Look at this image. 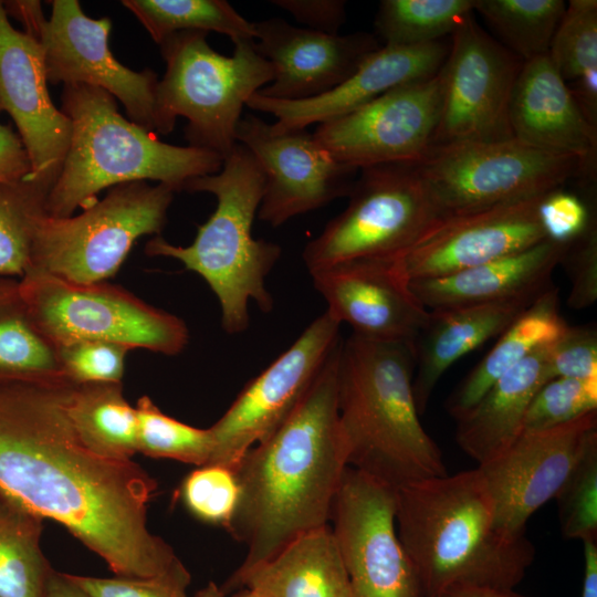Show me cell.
<instances>
[{"label": "cell", "instance_id": "1", "mask_svg": "<svg viewBox=\"0 0 597 597\" xmlns=\"http://www.w3.org/2000/svg\"><path fill=\"white\" fill-rule=\"evenodd\" d=\"M73 386L0 383V494L63 525L116 576H157L179 559L147 526L158 484L81 439L67 410Z\"/></svg>", "mask_w": 597, "mask_h": 597}, {"label": "cell", "instance_id": "2", "mask_svg": "<svg viewBox=\"0 0 597 597\" xmlns=\"http://www.w3.org/2000/svg\"><path fill=\"white\" fill-rule=\"evenodd\" d=\"M339 345L290 417L232 469L239 495L224 528L248 548L238 569L329 524L347 467L337 411Z\"/></svg>", "mask_w": 597, "mask_h": 597}, {"label": "cell", "instance_id": "3", "mask_svg": "<svg viewBox=\"0 0 597 597\" xmlns=\"http://www.w3.org/2000/svg\"><path fill=\"white\" fill-rule=\"evenodd\" d=\"M396 527L425 597L462 587L514 589L535 556L525 535L499 528L478 468L397 489Z\"/></svg>", "mask_w": 597, "mask_h": 597}, {"label": "cell", "instance_id": "4", "mask_svg": "<svg viewBox=\"0 0 597 597\" xmlns=\"http://www.w3.org/2000/svg\"><path fill=\"white\" fill-rule=\"evenodd\" d=\"M413 373L412 344L355 334L341 342L337 411L347 467L396 490L448 474L420 422Z\"/></svg>", "mask_w": 597, "mask_h": 597}, {"label": "cell", "instance_id": "5", "mask_svg": "<svg viewBox=\"0 0 597 597\" xmlns=\"http://www.w3.org/2000/svg\"><path fill=\"white\" fill-rule=\"evenodd\" d=\"M61 111L70 118L72 133L46 197L49 216L70 217L94 203L102 190L127 182L151 180L180 191L189 180L222 167L220 155L164 143L125 118L116 98L101 88L63 86Z\"/></svg>", "mask_w": 597, "mask_h": 597}, {"label": "cell", "instance_id": "6", "mask_svg": "<svg viewBox=\"0 0 597 597\" xmlns=\"http://www.w3.org/2000/svg\"><path fill=\"white\" fill-rule=\"evenodd\" d=\"M263 189L264 174L258 160L237 143L218 172L193 178L184 188L209 192L217 200L213 213L198 227L195 240L181 247L157 235L145 247L146 254L178 260L206 281L218 298L221 324L229 334L248 328L250 302L265 313L273 308L265 279L282 250L252 234Z\"/></svg>", "mask_w": 597, "mask_h": 597}, {"label": "cell", "instance_id": "7", "mask_svg": "<svg viewBox=\"0 0 597 597\" xmlns=\"http://www.w3.org/2000/svg\"><path fill=\"white\" fill-rule=\"evenodd\" d=\"M207 35L178 32L159 44L166 71L155 91V132L169 134L184 117L189 146L224 158L237 144L243 107L271 83L273 70L253 41L233 43V54L226 56L208 44Z\"/></svg>", "mask_w": 597, "mask_h": 597}, {"label": "cell", "instance_id": "8", "mask_svg": "<svg viewBox=\"0 0 597 597\" xmlns=\"http://www.w3.org/2000/svg\"><path fill=\"white\" fill-rule=\"evenodd\" d=\"M175 192L165 184L134 181L109 188L78 214L44 213L38 221L27 273L76 283L107 281L139 238L161 232Z\"/></svg>", "mask_w": 597, "mask_h": 597}, {"label": "cell", "instance_id": "9", "mask_svg": "<svg viewBox=\"0 0 597 597\" xmlns=\"http://www.w3.org/2000/svg\"><path fill=\"white\" fill-rule=\"evenodd\" d=\"M347 207L303 250L310 274L363 259H396L442 216L415 164L359 169Z\"/></svg>", "mask_w": 597, "mask_h": 597}, {"label": "cell", "instance_id": "10", "mask_svg": "<svg viewBox=\"0 0 597 597\" xmlns=\"http://www.w3.org/2000/svg\"><path fill=\"white\" fill-rule=\"evenodd\" d=\"M19 281L34 323L55 347L96 339L174 356L188 344L182 320L119 285L76 283L38 272Z\"/></svg>", "mask_w": 597, "mask_h": 597}, {"label": "cell", "instance_id": "11", "mask_svg": "<svg viewBox=\"0 0 597 597\" xmlns=\"http://www.w3.org/2000/svg\"><path fill=\"white\" fill-rule=\"evenodd\" d=\"M415 166L442 218L543 196L584 180L577 158L514 137L430 147Z\"/></svg>", "mask_w": 597, "mask_h": 597}, {"label": "cell", "instance_id": "12", "mask_svg": "<svg viewBox=\"0 0 597 597\" xmlns=\"http://www.w3.org/2000/svg\"><path fill=\"white\" fill-rule=\"evenodd\" d=\"M473 13L450 35L431 147L513 137L510 103L524 61L488 33Z\"/></svg>", "mask_w": 597, "mask_h": 597}, {"label": "cell", "instance_id": "13", "mask_svg": "<svg viewBox=\"0 0 597 597\" xmlns=\"http://www.w3.org/2000/svg\"><path fill=\"white\" fill-rule=\"evenodd\" d=\"M396 489L346 467L331 519L354 597H425L396 527Z\"/></svg>", "mask_w": 597, "mask_h": 597}, {"label": "cell", "instance_id": "14", "mask_svg": "<svg viewBox=\"0 0 597 597\" xmlns=\"http://www.w3.org/2000/svg\"><path fill=\"white\" fill-rule=\"evenodd\" d=\"M339 326L325 311L243 387L209 428L213 450L208 464L232 470L250 448L269 438L290 417L338 346Z\"/></svg>", "mask_w": 597, "mask_h": 597}, {"label": "cell", "instance_id": "15", "mask_svg": "<svg viewBox=\"0 0 597 597\" xmlns=\"http://www.w3.org/2000/svg\"><path fill=\"white\" fill-rule=\"evenodd\" d=\"M440 106L439 71L318 124L313 135L336 160L358 170L385 164H415L431 147Z\"/></svg>", "mask_w": 597, "mask_h": 597}, {"label": "cell", "instance_id": "16", "mask_svg": "<svg viewBox=\"0 0 597 597\" xmlns=\"http://www.w3.org/2000/svg\"><path fill=\"white\" fill-rule=\"evenodd\" d=\"M235 138L264 174L256 217L272 227L347 197L352 190L358 169L336 160L306 128L276 130L247 114L239 121Z\"/></svg>", "mask_w": 597, "mask_h": 597}, {"label": "cell", "instance_id": "17", "mask_svg": "<svg viewBox=\"0 0 597 597\" xmlns=\"http://www.w3.org/2000/svg\"><path fill=\"white\" fill-rule=\"evenodd\" d=\"M597 446V410L564 425L523 431L492 461L478 465L495 506L499 528L525 535L528 519L556 494Z\"/></svg>", "mask_w": 597, "mask_h": 597}, {"label": "cell", "instance_id": "18", "mask_svg": "<svg viewBox=\"0 0 597 597\" xmlns=\"http://www.w3.org/2000/svg\"><path fill=\"white\" fill-rule=\"evenodd\" d=\"M51 7L39 38L48 82L101 88L123 104L132 122L155 132L157 75L135 72L113 55L108 18L87 17L77 0H53Z\"/></svg>", "mask_w": 597, "mask_h": 597}, {"label": "cell", "instance_id": "19", "mask_svg": "<svg viewBox=\"0 0 597 597\" xmlns=\"http://www.w3.org/2000/svg\"><path fill=\"white\" fill-rule=\"evenodd\" d=\"M545 195L442 218L397 258L405 275L443 276L542 242L537 209Z\"/></svg>", "mask_w": 597, "mask_h": 597}, {"label": "cell", "instance_id": "20", "mask_svg": "<svg viewBox=\"0 0 597 597\" xmlns=\"http://www.w3.org/2000/svg\"><path fill=\"white\" fill-rule=\"evenodd\" d=\"M48 84L42 44L12 27L0 1V113L10 115L28 153L27 178L53 186L72 124L53 104Z\"/></svg>", "mask_w": 597, "mask_h": 597}, {"label": "cell", "instance_id": "21", "mask_svg": "<svg viewBox=\"0 0 597 597\" xmlns=\"http://www.w3.org/2000/svg\"><path fill=\"white\" fill-rule=\"evenodd\" d=\"M326 312L355 335L415 345L429 310L416 297L398 259L342 262L311 273Z\"/></svg>", "mask_w": 597, "mask_h": 597}, {"label": "cell", "instance_id": "22", "mask_svg": "<svg viewBox=\"0 0 597 597\" xmlns=\"http://www.w3.org/2000/svg\"><path fill=\"white\" fill-rule=\"evenodd\" d=\"M253 27L254 49L273 70L271 83L256 93L274 100L321 96L344 83L383 45L369 32L327 34L281 18L253 22Z\"/></svg>", "mask_w": 597, "mask_h": 597}, {"label": "cell", "instance_id": "23", "mask_svg": "<svg viewBox=\"0 0 597 597\" xmlns=\"http://www.w3.org/2000/svg\"><path fill=\"white\" fill-rule=\"evenodd\" d=\"M450 40L420 45H381L336 88L317 97L282 101L254 93L245 106L275 117L276 130L304 129L343 116L407 83L436 75L443 65Z\"/></svg>", "mask_w": 597, "mask_h": 597}, {"label": "cell", "instance_id": "24", "mask_svg": "<svg viewBox=\"0 0 597 597\" xmlns=\"http://www.w3.org/2000/svg\"><path fill=\"white\" fill-rule=\"evenodd\" d=\"M514 138L557 155L577 158L584 180H596L597 127L583 114L548 55L525 61L510 103Z\"/></svg>", "mask_w": 597, "mask_h": 597}, {"label": "cell", "instance_id": "25", "mask_svg": "<svg viewBox=\"0 0 597 597\" xmlns=\"http://www.w3.org/2000/svg\"><path fill=\"white\" fill-rule=\"evenodd\" d=\"M543 292L492 303L429 310L428 320L415 342L412 389L418 413L426 411L438 381L449 367L486 341L500 336Z\"/></svg>", "mask_w": 597, "mask_h": 597}, {"label": "cell", "instance_id": "26", "mask_svg": "<svg viewBox=\"0 0 597 597\" xmlns=\"http://www.w3.org/2000/svg\"><path fill=\"white\" fill-rule=\"evenodd\" d=\"M568 243L545 239L523 250L452 274L410 281L428 310L499 302L552 285L551 276Z\"/></svg>", "mask_w": 597, "mask_h": 597}, {"label": "cell", "instance_id": "27", "mask_svg": "<svg viewBox=\"0 0 597 597\" xmlns=\"http://www.w3.org/2000/svg\"><path fill=\"white\" fill-rule=\"evenodd\" d=\"M220 588L268 597H354L329 524L300 535L265 562L237 569Z\"/></svg>", "mask_w": 597, "mask_h": 597}, {"label": "cell", "instance_id": "28", "mask_svg": "<svg viewBox=\"0 0 597 597\" xmlns=\"http://www.w3.org/2000/svg\"><path fill=\"white\" fill-rule=\"evenodd\" d=\"M551 344L505 373L470 409L455 418L457 443L478 465L499 457L523 432L525 413L534 395L553 379L548 365Z\"/></svg>", "mask_w": 597, "mask_h": 597}, {"label": "cell", "instance_id": "29", "mask_svg": "<svg viewBox=\"0 0 597 597\" xmlns=\"http://www.w3.org/2000/svg\"><path fill=\"white\" fill-rule=\"evenodd\" d=\"M567 323L559 312L558 289H546L501 335L447 401L452 418L470 409L505 373L557 339Z\"/></svg>", "mask_w": 597, "mask_h": 597}, {"label": "cell", "instance_id": "30", "mask_svg": "<svg viewBox=\"0 0 597 597\" xmlns=\"http://www.w3.org/2000/svg\"><path fill=\"white\" fill-rule=\"evenodd\" d=\"M69 381L56 347L34 323L20 281L0 276V383Z\"/></svg>", "mask_w": 597, "mask_h": 597}, {"label": "cell", "instance_id": "31", "mask_svg": "<svg viewBox=\"0 0 597 597\" xmlns=\"http://www.w3.org/2000/svg\"><path fill=\"white\" fill-rule=\"evenodd\" d=\"M81 439L109 458L130 459L137 451V415L122 383L74 385L67 404Z\"/></svg>", "mask_w": 597, "mask_h": 597}, {"label": "cell", "instance_id": "32", "mask_svg": "<svg viewBox=\"0 0 597 597\" xmlns=\"http://www.w3.org/2000/svg\"><path fill=\"white\" fill-rule=\"evenodd\" d=\"M43 519L0 494V597H45L54 570L41 549Z\"/></svg>", "mask_w": 597, "mask_h": 597}, {"label": "cell", "instance_id": "33", "mask_svg": "<svg viewBox=\"0 0 597 597\" xmlns=\"http://www.w3.org/2000/svg\"><path fill=\"white\" fill-rule=\"evenodd\" d=\"M151 39L160 44L186 31L217 32L239 41H253V22L224 0H122Z\"/></svg>", "mask_w": 597, "mask_h": 597}, {"label": "cell", "instance_id": "34", "mask_svg": "<svg viewBox=\"0 0 597 597\" xmlns=\"http://www.w3.org/2000/svg\"><path fill=\"white\" fill-rule=\"evenodd\" d=\"M563 0H475L474 12L522 61L547 55L564 14Z\"/></svg>", "mask_w": 597, "mask_h": 597}, {"label": "cell", "instance_id": "35", "mask_svg": "<svg viewBox=\"0 0 597 597\" xmlns=\"http://www.w3.org/2000/svg\"><path fill=\"white\" fill-rule=\"evenodd\" d=\"M475 0H383L375 17L384 45H420L450 38Z\"/></svg>", "mask_w": 597, "mask_h": 597}, {"label": "cell", "instance_id": "36", "mask_svg": "<svg viewBox=\"0 0 597 597\" xmlns=\"http://www.w3.org/2000/svg\"><path fill=\"white\" fill-rule=\"evenodd\" d=\"M51 187L27 177L0 184V276L21 279L28 272Z\"/></svg>", "mask_w": 597, "mask_h": 597}, {"label": "cell", "instance_id": "37", "mask_svg": "<svg viewBox=\"0 0 597 597\" xmlns=\"http://www.w3.org/2000/svg\"><path fill=\"white\" fill-rule=\"evenodd\" d=\"M137 451L151 458L208 464L213 439L210 429L196 428L163 412L148 396L138 399Z\"/></svg>", "mask_w": 597, "mask_h": 597}, {"label": "cell", "instance_id": "38", "mask_svg": "<svg viewBox=\"0 0 597 597\" xmlns=\"http://www.w3.org/2000/svg\"><path fill=\"white\" fill-rule=\"evenodd\" d=\"M566 83L597 70V1L569 0L547 53Z\"/></svg>", "mask_w": 597, "mask_h": 597}, {"label": "cell", "instance_id": "39", "mask_svg": "<svg viewBox=\"0 0 597 597\" xmlns=\"http://www.w3.org/2000/svg\"><path fill=\"white\" fill-rule=\"evenodd\" d=\"M597 410V379L556 377L534 395L523 431L554 428Z\"/></svg>", "mask_w": 597, "mask_h": 597}, {"label": "cell", "instance_id": "40", "mask_svg": "<svg viewBox=\"0 0 597 597\" xmlns=\"http://www.w3.org/2000/svg\"><path fill=\"white\" fill-rule=\"evenodd\" d=\"M554 500L565 538L597 541V446L578 462Z\"/></svg>", "mask_w": 597, "mask_h": 597}, {"label": "cell", "instance_id": "41", "mask_svg": "<svg viewBox=\"0 0 597 597\" xmlns=\"http://www.w3.org/2000/svg\"><path fill=\"white\" fill-rule=\"evenodd\" d=\"M238 495L233 471L217 464L198 467L180 485L182 503L196 519L223 527L234 512Z\"/></svg>", "mask_w": 597, "mask_h": 597}, {"label": "cell", "instance_id": "42", "mask_svg": "<svg viewBox=\"0 0 597 597\" xmlns=\"http://www.w3.org/2000/svg\"><path fill=\"white\" fill-rule=\"evenodd\" d=\"M126 346L96 339H81L56 346L64 377L74 385L122 383Z\"/></svg>", "mask_w": 597, "mask_h": 597}, {"label": "cell", "instance_id": "43", "mask_svg": "<svg viewBox=\"0 0 597 597\" xmlns=\"http://www.w3.org/2000/svg\"><path fill=\"white\" fill-rule=\"evenodd\" d=\"M91 597H188L191 575L180 559L149 578H101L67 574Z\"/></svg>", "mask_w": 597, "mask_h": 597}, {"label": "cell", "instance_id": "44", "mask_svg": "<svg viewBox=\"0 0 597 597\" xmlns=\"http://www.w3.org/2000/svg\"><path fill=\"white\" fill-rule=\"evenodd\" d=\"M570 281L567 304L583 310L597 301V218L591 217L586 230L569 242L561 260Z\"/></svg>", "mask_w": 597, "mask_h": 597}, {"label": "cell", "instance_id": "45", "mask_svg": "<svg viewBox=\"0 0 597 597\" xmlns=\"http://www.w3.org/2000/svg\"><path fill=\"white\" fill-rule=\"evenodd\" d=\"M552 378L597 379V329L595 325L565 328L549 345Z\"/></svg>", "mask_w": 597, "mask_h": 597}, {"label": "cell", "instance_id": "46", "mask_svg": "<svg viewBox=\"0 0 597 597\" xmlns=\"http://www.w3.org/2000/svg\"><path fill=\"white\" fill-rule=\"evenodd\" d=\"M537 213L546 239L569 243L586 230L595 209L575 193L558 188L541 199Z\"/></svg>", "mask_w": 597, "mask_h": 597}, {"label": "cell", "instance_id": "47", "mask_svg": "<svg viewBox=\"0 0 597 597\" xmlns=\"http://www.w3.org/2000/svg\"><path fill=\"white\" fill-rule=\"evenodd\" d=\"M272 3L290 12L306 29L338 34L346 18V2L342 0H274Z\"/></svg>", "mask_w": 597, "mask_h": 597}, {"label": "cell", "instance_id": "48", "mask_svg": "<svg viewBox=\"0 0 597 597\" xmlns=\"http://www.w3.org/2000/svg\"><path fill=\"white\" fill-rule=\"evenodd\" d=\"M30 171L29 156L18 133L0 124V184L21 180Z\"/></svg>", "mask_w": 597, "mask_h": 597}, {"label": "cell", "instance_id": "49", "mask_svg": "<svg viewBox=\"0 0 597 597\" xmlns=\"http://www.w3.org/2000/svg\"><path fill=\"white\" fill-rule=\"evenodd\" d=\"M2 3L7 15L20 21L24 27L23 32L39 40L43 24L46 21L41 2L13 0L2 1Z\"/></svg>", "mask_w": 597, "mask_h": 597}, {"label": "cell", "instance_id": "50", "mask_svg": "<svg viewBox=\"0 0 597 597\" xmlns=\"http://www.w3.org/2000/svg\"><path fill=\"white\" fill-rule=\"evenodd\" d=\"M582 597H597V541H585Z\"/></svg>", "mask_w": 597, "mask_h": 597}, {"label": "cell", "instance_id": "51", "mask_svg": "<svg viewBox=\"0 0 597 597\" xmlns=\"http://www.w3.org/2000/svg\"><path fill=\"white\" fill-rule=\"evenodd\" d=\"M45 597H91L65 573L53 570L45 591Z\"/></svg>", "mask_w": 597, "mask_h": 597}, {"label": "cell", "instance_id": "52", "mask_svg": "<svg viewBox=\"0 0 597 597\" xmlns=\"http://www.w3.org/2000/svg\"><path fill=\"white\" fill-rule=\"evenodd\" d=\"M437 597H526L513 589H494L481 587H462L449 589Z\"/></svg>", "mask_w": 597, "mask_h": 597}, {"label": "cell", "instance_id": "53", "mask_svg": "<svg viewBox=\"0 0 597 597\" xmlns=\"http://www.w3.org/2000/svg\"><path fill=\"white\" fill-rule=\"evenodd\" d=\"M193 597H228L222 589L217 586L213 582H209L203 588L198 590ZM230 597H268L262 593H259L253 589L242 588L238 593L233 594Z\"/></svg>", "mask_w": 597, "mask_h": 597}]
</instances>
